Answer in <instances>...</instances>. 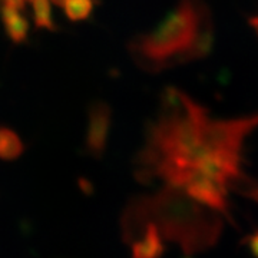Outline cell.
Returning <instances> with one entry per match:
<instances>
[{"label": "cell", "instance_id": "cell-2", "mask_svg": "<svg viewBox=\"0 0 258 258\" xmlns=\"http://www.w3.org/2000/svg\"><path fill=\"white\" fill-rule=\"evenodd\" d=\"M212 212L165 185L157 192L129 200L120 214V237L129 244L147 225H154L164 240L176 242L191 255L210 247L220 232V220Z\"/></svg>", "mask_w": 258, "mask_h": 258}, {"label": "cell", "instance_id": "cell-9", "mask_svg": "<svg viewBox=\"0 0 258 258\" xmlns=\"http://www.w3.org/2000/svg\"><path fill=\"white\" fill-rule=\"evenodd\" d=\"M96 0H66L64 2V15L71 22L86 20L91 16Z\"/></svg>", "mask_w": 258, "mask_h": 258}, {"label": "cell", "instance_id": "cell-11", "mask_svg": "<svg viewBox=\"0 0 258 258\" xmlns=\"http://www.w3.org/2000/svg\"><path fill=\"white\" fill-rule=\"evenodd\" d=\"M251 248L254 251V254L258 257V234L257 235H254L252 240H251Z\"/></svg>", "mask_w": 258, "mask_h": 258}, {"label": "cell", "instance_id": "cell-1", "mask_svg": "<svg viewBox=\"0 0 258 258\" xmlns=\"http://www.w3.org/2000/svg\"><path fill=\"white\" fill-rule=\"evenodd\" d=\"M257 123L258 115L211 119L191 98L169 88L137 157L135 174L142 182L159 178L194 200L227 195L238 175L242 139Z\"/></svg>", "mask_w": 258, "mask_h": 258}, {"label": "cell", "instance_id": "cell-3", "mask_svg": "<svg viewBox=\"0 0 258 258\" xmlns=\"http://www.w3.org/2000/svg\"><path fill=\"white\" fill-rule=\"evenodd\" d=\"M211 43V25L200 0H181L157 28L135 37L129 50L144 69L162 71L200 57Z\"/></svg>", "mask_w": 258, "mask_h": 258}, {"label": "cell", "instance_id": "cell-4", "mask_svg": "<svg viewBox=\"0 0 258 258\" xmlns=\"http://www.w3.org/2000/svg\"><path fill=\"white\" fill-rule=\"evenodd\" d=\"M112 123V111L108 103L96 101L88 108V123L85 135V151L89 157L101 159L108 147Z\"/></svg>", "mask_w": 258, "mask_h": 258}, {"label": "cell", "instance_id": "cell-13", "mask_svg": "<svg viewBox=\"0 0 258 258\" xmlns=\"http://www.w3.org/2000/svg\"><path fill=\"white\" fill-rule=\"evenodd\" d=\"M254 26H255V29H257V30H258V18L255 19V20H254Z\"/></svg>", "mask_w": 258, "mask_h": 258}, {"label": "cell", "instance_id": "cell-14", "mask_svg": "<svg viewBox=\"0 0 258 258\" xmlns=\"http://www.w3.org/2000/svg\"><path fill=\"white\" fill-rule=\"evenodd\" d=\"M0 12H2V6H0Z\"/></svg>", "mask_w": 258, "mask_h": 258}, {"label": "cell", "instance_id": "cell-12", "mask_svg": "<svg viewBox=\"0 0 258 258\" xmlns=\"http://www.w3.org/2000/svg\"><path fill=\"white\" fill-rule=\"evenodd\" d=\"M52 2L55 3L56 6H63L64 2H66V0H52Z\"/></svg>", "mask_w": 258, "mask_h": 258}, {"label": "cell", "instance_id": "cell-8", "mask_svg": "<svg viewBox=\"0 0 258 258\" xmlns=\"http://www.w3.org/2000/svg\"><path fill=\"white\" fill-rule=\"evenodd\" d=\"M26 3H29L32 8V15H33L36 28L56 30L55 20H53L52 8H50L49 0H26Z\"/></svg>", "mask_w": 258, "mask_h": 258}, {"label": "cell", "instance_id": "cell-6", "mask_svg": "<svg viewBox=\"0 0 258 258\" xmlns=\"http://www.w3.org/2000/svg\"><path fill=\"white\" fill-rule=\"evenodd\" d=\"M0 16L3 20L6 35L13 43L19 45L28 39L29 22L20 10L12 9V8H2Z\"/></svg>", "mask_w": 258, "mask_h": 258}, {"label": "cell", "instance_id": "cell-10", "mask_svg": "<svg viewBox=\"0 0 258 258\" xmlns=\"http://www.w3.org/2000/svg\"><path fill=\"white\" fill-rule=\"evenodd\" d=\"M0 5L2 8H12V9L23 12L26 6V0H0Z\"/></svg>", "mask_w": 258, "mask_h": 258}, {"label": "cell", "instance_id": "cell-5", "mask_svg": "<svg viewBox=\"0 0 258 258\" xmlns=\"http://www.w3.org/2000/svg\"><path fill=\"white\" fill-rule=\"evenodd\" d=\"M128 245L131 258H161L165 252L164 238L154 225H147Z\"/></svg>", "mask_w": 258, "mask_h": 258}, {"label": "cell", "instance_id": "cell-7", "mask_svg": "<svg viewBox=\"0 0 258 258\" xmlns=\"http://www.w3.org/2000/svg\"><path fill=\"white\" fill-rule=\"evenodd\" d=\"M25 144L13 129L0 126V159L16 161L23 155Z\"/></svg>", "mask_w": 258, "mask_h": 258}]
</instances>
